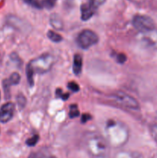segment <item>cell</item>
Instances as JSON below:
<instances>
[{"label":"cell","instance_id":"obj_1","mask_svg":"<svg viewBox=\"0 0 157 158\" xmlns=\"http://www.w3.org/2000/svg\"><path fill=\"white\" fill-rule=\"evenodd\" d=\"M106 140L110 146L120 148L127 143L129 140V130L122 122L109 120L106 126Z\"/></svg>","mask_w":157,"mask_h":158},{"label":"cell","instance_id":"obj_2","mask_svg":"<svg viewBox=\"0 0 157 158\" xmlns=\"http://www.w3.org/2000/svg\"><path fill=\"white\" fill-rule=\"evenodd\" d=\"M110 145L107 140L99 135H91L85 143V148L94 158H109Z\"/></svg>","mask_w":157,"mask_h":158},{"label":"cell","instance_id":"obj_3","mask_svg":"<svg viewBox=\"0 0 157 158\" xmlns=\"http://www.w3.org/2000/svg\"><path fill=\"white\" fill-rule=\"evenodd\" d=\"M54 63H55V58L53 56L46 53L42 54L32 60L29 64L35 73L38 74H44L52 69Z\"/></svg>","mask_w":157,"mask_h":158},{"label":"cell","instance_id":"obj_4","mask_svg":"<svg viewBox=\"0 0 157 158\" xmlns=\"http://www.w3.org/2000/svg\"><path fill=\"white\" fill-rule=\"evenodd\" d=\"M109 99L117 105L129 110H139V103L134 97L123 91H117L109 96Z\"/></svg>","mask_w":157,"mask_h":158},{"label":"cell","instance_id":"obj_5","mask_svg":"<svg viewBox=\"0 0 157 158\" xmlns=\"http://www.w3.org/2000/svg\"><path fill=\"white\" fill-rule=\"evenodd\" d=\"M132 25L140 33H147L155 30V23L149 16L144 15H136L133 17Z\"/></svg>","mask_w":157,"mask_h":158},{"label":"cell","instance_id":"obj_6","mask_svg":"<svg viewBox=\"0 0 157 158\" xmlns=\"http://www.w3.org/2000/svg\"><path fill=\"white\" fill-rule=\"evenodd\" d=\"M77 44L83 49H88L99 42L97 34L90 29H83L77 36Z\"/></svg>","mask_w":157,"mask_h":158},{"label":"cell","instance_id":"obj_7","mask_svg":"<svg viewBox=\"0 0 157 158\" xmlns=\"http://www.w3.org/2000/svg\"><path fill=\"white\" fill-rule=\"evenodd\" d=\"M15 111V105L11 102L5 103L0 108V123H6L12 120Z\"/></svg>","mask_w":157,"mask_h":158},{"label":"cell","instance_id":"obj_8","mask_svg":"<svg viewBox=\"0 0 157 158\" xmlns=\"http://www.w3.org/2000/svg\"><path fill=\"white\" fill-rule=\"evenodd\" d=\"M141 41L149 46H157V32L155 30L147 33H141Z\"/></svg>","mask_w":157,"mask_h":158},{"label":"cell","instance_id":"obj_9","mask_svg":"<svg viewBox=\"0 0 157 158\" xmlns=\"http://www.w3.org/2000/svg\"><path fill=\"white\" fill-rule=\"evenodd\" d=\"M95 12V9H94L89 3H85L81 6V18L83 21H87L92 18Z\"/></svg>","mask_w":157,"mask_h":158},{"label":"cell","instance_id":"obj_10","mask_svg":"<svg viewBox=\"0 0 157 158\" xmlns=\"http://www.w3.org/2000/svg\"><path fill=\"white\" fill-rule=\"evenodd\" d=\"M49 22H50L51 26H52L54 29L55 30H62L63 27H64V23H63L62 19L61 17L56 13H53L50 15V19H49Z\"/></svg>","mask_w":157,"mask_h":158},{"label":"cell","instance_id":"obj_11","mask_svg":"<svg viewBox=\"0 0 157 158\" xmlns=\"http://www.w3.org/2000/svg\"><path fill=\"white\" fill-rule=\"evenodd\" d=\"M83 69V57L80 54H75L73 57L72 70L75 75H79Z\"/></svg>","mask_w":157,"mask_h":158},{"label":"cell","instance_id":"obj_12","mask_svg":"<svg viewBox=\"0 0 157 158\" xmlns=\"http://www.w3.org/2000/svg\"><path fill=\"white\" fill-rule=\"evenodd\" d=\"M113 158H142V155L135 151H121L116 153Z\"/></svg>","mask_w":157,"mask_h":158},{"label":"cell","instance_id":"obj_13","mask_svg":"<svg viewBox=\"0 0 157 158\" xmlns=\"http://www.w3.org/2000/svg\"><path fill=\"white\" fill-rule=\"evenodd\" d=\"M34 73H35V72H34L33 69L29 63L27 65V67H26V77H27L28 83L31 87L34 86Z\"/></svg>","mask_w":157,"mask_h":158},{"label":"cell","instance_id":"obj_14","mask_svg":"<svg viewBox=\"0 0 157 158\" xmlns=\"http://www.w3.org/2000/svg\"><path fill=\"white\" fill-rule=\"evenodd\" d=\"M47 36L49 40H51L53 43H60V42L62 40V35H60L59 34H58L57 32H54V31L49 30L47 32Z\"/></svg>","mask_w":157,"mask_h":158},{"label":"cell","instance_id":"obj_15","mask_svg":"<svg viewBox=\"0 0 157 158\" xmlns=\"http://www.w3.org/2000/svg\"><path fill=\"white\" fill-rule=\"evenodd\" d=\"M26 4L29 5L32 7L35 8V9H41L43 7L42 0H23Z\"/></svg>","mask_w":157,"mask_h":158},{"label":"cell","instance_id":"obj_16","mask_svg":"<svg viewBox=\"0 0 157 158\" xmlns=\"http://www.w3.org/2000/svg\"><path fill=\"white\" fill-rule=\"evenodd\" d=\"M79 116V110L76 104H72L69 108V117L70 118H76Z\"/></svg>","mask_w":157,"mask_h":158},{"label":"cell","instance_id":"obj_17","mask_svg":"<svg viewBox=\"0 0 157 158\" xmlns=\"http://www.w3.org/2000/svg\"><path fill=\"white\" fill-rule=\"evenodd\" d=\"M20 80H21V77H20L19 74L18 73H13L9 77V79L8 80L11 85H17L19 83Z\"/></svg>","mask_w":157,"mask_h":158},{"label":"cell","instance_id":"obj_18","mask_svg":"<svg viewBox=\"0 0 157 158\" xmlns=\"http://www.w3.org/2000/svg\"><path fill=\"white\" fill-rule=\"evenodd\" d=\"M2 86H3V89H4L5 93V97L6 99H9L10 97V86L11 84L9 83V80H4L2 82Z\"/></svg>","mask_w":157,"mask_h":158},{"label":"cell","instance_id":"obj_19","mask_svg":"<svg viewBox=\"0 0 157 158\" xmlns=\"http://www.w3.org/2000/svg\"><path fill=\"white\" fill-rule=\"evenodd\" d=\"M16 100H17V103H18V106L19 108H23L25 107L26 103V99L25 97V96L22 94H18V96L16 97Z\"/></svg>","mask_w":157,"mask_h":158},{"label":"cell","instance_id":"obj_20","mask_svg":"<svg viewBox=\"0 0 157 158\" xmlns=\"http://www.w3.org/2000/svg\"><path fill=\"white\" fill-rule=\"evenodd\" d=\"M38 139H39V137L37 134H35V135H33L32 137H30V138H29L26 140V144L29 147L35 146L38 143Z\"/></svg>","mask_w":157,"mask_h":158},{"label":"cell","instance_id":"obj_21","mask_svg":"<svg viewBox=\"0 0 157 158\" xmlns=\"http://www.w3.org/2000/svg\"><path fill=\"white\" fill-rule=\"evenodd\" d=\"M106 0H89V4L94 9L96 10L99 6H101L102 5L104 4Z\"/></svg>","mask_w":157,"mask_h":158},{"label":"cell","instance_id":"obj_22","mask_svg":"<svg viewBox=\"0 0 157 158\" xmlns=\"http://www.w3.org/2000/svg\"><path fill=\"white\" fill-rule=\"evenodd\" d=\"M57 0H42L43 7H46V9H51L55 6Z\"/></svg>","mask_w":157,"mask_h":158},{"label":"cell","instance_id":"obj_23","mask_svg":"<svg viewBox=\"0 0 157 158\" xmlns=\"http://www.w3.org/2000/svg\"><path fill=\"white\" fill-rule=\"evenodd\" d=\"M55 94H56L57 97H58V98L62 99L63 100H68V98L69 97V94H68V93H63L62 89H57Z\"/></svg>","mask_w":157,"mask_h":158},{"label":"cell","instance_id":"obj_24","mask_svg":"<svg viewBox=\"0 0 157 158\" xmlns=\"http://www.w3.org/2000/svg\"><path fill=\"white\" fill-rule=\"evenodd\" d=\"M68 88H69L71 91L75 93L78 92V91L79 90V86H78L75 82L73 81L69 82V83H68Z\"/></svg>","mask_w":157,"mask_h":158},{"label":"cell","instance_id":"obj_25","mask_svg":"<svg viewBox=\"0 0 157 158\" xmlns=\"http://www.w3.org/2000/svg\"><path fill=\"white\" fill-rule=\"evenodd\" d=\"M150 133L152 138L157 143V124H152L150 127Z\"/></svg>","mask_w":157,"mask_h":158},{"label":"cell","instance_id":"obj_26","mask_svg":"<svg viewBox=\"0 0 157 158\" xmlns=\"http://www.w3.org/2000/svg\"><path fill=\"white\" fill-rule=\"evenodd\" d=\"M116 60L119 63L123 64L127 60V56L124 53H119L116 55Z\"/></svg>","mask_w":157,"mask_h":158},{"label":"cell","instance_id":"obj_27","mask_svg":"<svg viewBox=\"0 0 157 158\" xmlns=\"http://www.w3.org/2000/svg\"><path fill=\"white\" fill-rule=\"evenodd\" d=\"M89 120H91V116L89 115V114H83V116H82V117H81L82 123H86V122L89 121Z\"/></svg>","mask_w":157,"mask_h":158},{"label":"cell","instance_id":"obj_28","mask_svg":"<svg viewBox=\"0 0 157 158\" xmlns=\"http://www.w3.org/2000/svg\"><path fill=\"white\" fill-rule=\"evenodd\" d=\"M49 158H56V157H52H52H49Z\"/></svg>","mask_w":157,"mask_h":158},{"label":"cell","instance_id":"obj_29","mask_svg":"<svg viewBox=\"0 0 157 158\" xmlns=\"http://www.w3.org/2000/svg\"><path fill=\"white\" fill-rule=\"evenodd\" d=\"M0 98H1V94H0Z\"/></svg>","mask_w":157,"mask_h":158}]
</instances>
